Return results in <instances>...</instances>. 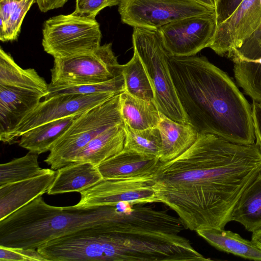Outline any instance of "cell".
<instances>
[{"mask_svg":"<svg viewBox=\"0 0 261 261\" xmlns=\"http://www.w3.org/2000/svg\"><path fill=\"white\" fill-rule=\"evenodd\" d=\"M197 233L217 249L241 257L261 260V249L251 241L224 228L198 230Z\"/></svg>","mask_w":261,"mask_h":261,"instance_id":"44dd1931","label":"cell"},{"mask_svg":"<svg viewBox=\"0 0 261 261\" xmlns=\"http://www.w3.org/2000/svg\"><path fill=\"white\" fill-rule=\"evenodd\" d=\"M124 123L120 94L80 114L54 143L44 162L57 170L69 164L75 155L96 136L108 128Z\"/></svg>","mask_w":261,"mask_h":261,"instance_id":"5b68a950","label":"cell"},{"mask_svg":"<svg viewBox=\"0 0 261 261\" xmlns=\"http://www.w3.org/2000/svg\"><path fill=\"white\" fill-rule=\"evenodd\" d=\"M117 95L119 94L113 92L63 94L44 99L21 120L3 142L15 143L22 134L34 127L55 120L81 114Z\"/></svg>","mask_w":261,"mask_h":261,"instance_id":"9c48e42d","label":"cell"},{"mask_svg":"<svg viewBox=\"0 0 261 261\" xmlns=\"http://www.w3.org/2000/svg\"><path fill=\"white\" fill-rule=\"evenodd\" d=\"M261 173V151L198 133L193 144L162 163L153 189L160 203L174 211L185 228H224L248 186Z\"/></svg>","mask_w":261,"mask_h":261,"instance_id":"6da1fadb","label":"cell"},{"mask_svg":"<svg viewBox=\"0 0 261 261\" xmlns=\"http://www.w3.org/2000/svg\"><path fill=\"white\" fill-rule=\"evenodd\" d=\"M125 91L138 98L153 101L154 93L144 66L134 50L133 57L122 65Z\"/></svg>","mask_w":261,"mask_h":261,"instance_id":"484cf974","label":"cell"},{"mask_svg":"<svg viewBox=\"0 0 261 261\" xmlns=\"http://www.w3.org/2000/svg\"><path fill=\"white\" fill-rule=\"evenodd\" d=\"M120 106L123 122L131 128L144 129L158 126L161 112L153 101L138 98L124 91L120 94Z\"/></svg>","mask_w":261,"mask_h":261,"instance_id":"7402d4cb","label":"cell"},{"mask_svg":"<svg viewBox=\"0 0 261 261\" xmlns=\"http://www.w3.org/2000/svg\"><path fill=\"white\" fill-rule=\"evenodd\" d=\"M243 0H219L215 6L217 24L227 19L237 9Z\"/></svg>","mask_w":261,"mask_h":261,"instance_id":"1f68e13d","label":"cell"},{"mask_svg":"<svg viewBox=\"0 0 261 261\" xmlns=\"http://www.w3.org/2000/svg\"><path fill=\"white\" fill-rule=\"evenodd\" d=\"M44 50L55 58L90 53L100 46L102 34L95 19L59 15L46 20L42 29Z\"/></svg>","mask_w":261,"mask_h":261,"instance_id":"8992f818","label":"cell"},{"mask_svg":"<svg viewBox=\"0 0 261 261\" xmlns=\"http://www.w3.org/2000/svg\"><path fill=\"white\" fill-rule=\"evenodd\" d=\"M120 0H76L73 14L95 19L99 12L107 7L119 5Z\"/></svg>","mask_w":261,"mask_h":261,"instance_id":"f546056e","label":"cell"},{"mask_svg":"<svg viewBox=\"0 0 261 261\" xmlns=\"http://www.w3.org/2000/svg\"><path fill=\"white\" fill-rule=\"evenodd\" d=\"M237 84L253 101L261 103V24L229 56Z\"/></svg>","mask_w":261,"mask_h":261,"instance_id":"4fadbf2b","label":"cell"},{"mask_svg":"<svg viewBox=\"0 0 261 261\" xmlns=\"http://www.w3.org/2000/svg\"><path fill=\"white\" fill-rule=\"evenodd\" d=\"M115 206H55L39 196L0 220V246L37 249L56 238L109 224Z\"/></svg>","mask_w":261,"mask_h":261,"instance_id":"3957f363","label":"cell"},{"mask_svg":"<svg viewBox=\"0 0 261 261\" xmlns=\"http://www.w3.org/2000/svg\"><path fill=\"white\" fill-rule=\"evenodd\" d=\"M39 154L29 151L25 155L0 165V186L29 179L51 171L42 168Z\"/></svg>","mask_w":261,"mask_h":261,"instance_id":"4316f807","label":"cell"},{"mask_svg":"<svg viewBox=\"0 0 261 261\" xmlns=\"http://www.w3.org/2000/svg\"><path fill=\"white\" fill-rule=\"evenodd\" d=\"M51 71L52 86L103 83L122 73L112 43L100 45L93 52L65 58H55Z\"/></svg>","mask_w":261,"mask_h":261,"instance_id":"52a82bcc","label":"cell"},{"mask_svg":"<svg viewBox=\"0 0 261 261\" xmlns=\"http://www.w3.org/2000/svg\"><path fill=\"white\" fill-rule=\"evenodd\" d=\"M39 10L42 12L62 7L68 0H36Z\"/></svg>","mask_w":261,"mask_h":261,"instance_id":"836d02e7","label":"cell"},{"mask_svg":"<svg viewBox=\"0 0 261 261\" xmlns=\"http://www.w3.org/2000/svg\"><path fill=\"white\" fill-rule=\"evenodd\" d=\"M132 40L134 50L140 57L151 84L154 102L159 111L173 120L188 123L170 72V55L159 29L134 27Z\"/></svg>","mask_w":261,"mask_h":261,"instance_id":"277c9868","label":"cell"},{"mask_svg":"<svg viewBox=\"0 0 261 261\" xmlns=\"http://www.w3.org/2000/svg\"><path fill=\"white\" fill-rule=\"evenodd\" d=\"M232 221L252 232L261 227V173L243 193L233 211Z\"/></svg>","mask_w":261,"mask_h":261,"instance_id":"cb8c5ba5","label":"cell"},{"mask_svg":"<svg viewBox=\"0 0 261 261\" xmlns=\"http://www.w3.org/2000/svg\"><path fill=\"white\" fill-rule=\"evenodd\" d=\"M251 107L255 143L261 151V103L253 101Z\"/></svg>","mask_w":261,"mask_h":261,"instance_id":"d6a6232c","label":"cell"},{"mask_svg":"<svg viewBox=\"0 0 261 261\" xmlns=\"http://www.w3.org/2000/svg\"><path fill=\"white\" fill-rule=\"evenodd\" d=\"M260 24L261 0H243L227 19L217 25L208 47L228 58Z\"/></svg>","mask_w":261,"mask_h":261,"instance_id":"7c38bea8","label":"cell"},{"mask_svg":"<svg viewBox=\"0 0 261 261\" xmlns=\"http://www.w3.org/2000/svg\"><path fill=\"white\" fill-rule=\"evenodd\" d=\"M155 174L138 178H103L80 192V200L75 205L89 207L114 205L120 202L149 204L160 202L153 187Z\"/></svg>","mask_w":261,"mask_h":261,"instance_id":"8fae6325","label":"cell"},{"mask_svg":"<svg viewBox=\"0 0 261 261\" xmlns=\"http://www.w3.org/2000/svg\"><path fill=\"white\" fill-rule=\"evenodd\" d=\"M98 167L88 162L69 164L57 170L56 177L47 193L55 195L81 192L103 179Z\"/></svg>","mask_w":261,"mask_h":261,"instance_id":"d6986e66","label":"cell"},{"mask_svg":"<svg viewBox=\"0 0 261 261\" xmlns=\"http://www.w3.org/2000/svg\"><path fill=\"white\" fill-rule=\"evenodd\" d=\"M125 138L124 123L114 125L93 138L70 164L88 162L98 167L124 149Z\"/></svg>","mask_w":261,"mask_h":261,"instance_id":"e0dca14e","label":"cell"},{"mask_svg":"<svg viewBox=\"0 0 261 261\" xmlns=\"http://www.w3.org/2000/svg\"><path fill=\"white\" fill-rule=\"evenodd\" d=\"M0 85L18 87L46 94L48 84L33 68L23 69L0 49Z\"/></svg>","mask_w":261,"mask_h":261,"instance_id":"603a6c76","label":"cell"},{"mask_svg":"<svg viewBox=\"0 0 261 261\" xmlns=\"http://www.w3.org/2000/svg\"><path fill=\"white\" fill-rule=\"evenodd\" d=\"M251 240L261 249V227L252 232Z\"/></svg>","mask_w":261,"mask_h":261,"instance_id":"e575fe53","label":"cell"},{"mask_svg":"<svg viewBox=\"0 0 261 261\" xmlns=\"http://www.w3.org/2000/svg\"><path fill=\"white\" fill-rule=\"evenodd\" d=\"M214 11L195 0H120L118 6L123 23L152 29Z\"/></svg>","mask_w":261,"mask_h":261,"instance_id":"ba28073f","label":"cell"},{"mask_svg":"<svg viewBox=\"0 0 261 261\" xmlns=\"http://www.w3.org/2000/svg\"><path fill=\"white\" fill-rule=\"evenodd\" d=\"M168 64L188 123L198 133L255 143L251 105L225 72L204 57L170 56Z\"/></svg>","mask_w":261,"mask_h":261,"instance_id":"7a4b0ae2","label":"cell"},{"mask_svg":"<svg viewBox=\"0 0 261 261\" xmlns=\"http://www.w3.org/2000/svg\"><path fill=\"white\" fill-rule=\"evenodd\" d=\"M80 115L51 121L27 131L20 136L19 145L38 154L49 151Z\"/></svg>","mask_w":261,"mask_h":261,"instance_id":"ffe728a7","label":"cell"},{"mask_svg":"<svg viewBox=\"0 0 261 261\" xmlns=\"http://www.w3.org/2000/svg\"><path fill=\"white\" fill-rule=\"evenodd\" d=\"M162 163L158 157L123 149L99 165L98 168L103 178L132 179L154 174Z\"/></svg>","mask_w":261,"mask_h":261,"instance_id":"2e32d148","label":"cell"},{"mask_svg":"<svg viewBox=\"0 0 261 261\" xmlns=\"http://www.w3.org/2000/svg\"><path fill=\"white\" fill-rule=\"evenodd\" d=\"M36 0L0 1V40H16L24 17Z\"/></svg>","mask_w":261,"mask_h":261,"instance_id":"d4e9b609","label":"cell"},{"mask_svg":"<svg viewBox=\"0 0 261 261\" xmlns=\"http://www.w3.org/2000/svg\"><path fill=\"white\" fill-rule=\"evenodd\" d=\"M125 91L124 81L122 73L109 81L96 84L52 86L48 84L44 99L63 94L88 95L96 93L113 92L118 94Z\"/></svg>","mask_w":261,"mask_h":261,"instance_id":"f1b7e54d","label":"cell"},{"mask_svg":"<svg viewBox=\"0 0 261 261\" xmlns=\"http://www.w3.org/2000/svg\"><path fill=\"white\" fill-rule=\"evenodd\" d=\"M214 3V4H215V6L217 5V4L218 3V1L219 0H213Z\"/></svg>","mask_w":261,"mask_h":261,"instance_id":"8d00e7d4","label":"cell"},{"mask_svg":"<svg viewBox=\"0 0 261 261\" xmlns=\"http://www.w3.org/2000/svg\"><path fill=\"white\" fill-rule=\"evenodd\" d=\"M57 171L0 186V220L47 193Z\"/></svg>","mask_w":261,"mask_h":261,"instance_id":"9a60e30c","label":"cell"},{"mask_svg":"<svg viewBox=\"0 0 261 261\" xmlns=\"http://www.w3.org/2000/svg\"><path fill=\"white\" fill-rule=\"evenodd\" d=\"M43 93L0 85V140L3 142L21 120L40 102Z\"/></svg>","mask_w":261,"mask_h":261,"instance_id":"5bb4252c","label":"cell"},{"mask_svg":"<svg viewBox=\"0 0 261 261\" xmlns=\"http://www.w3.org/2000/svg\"><path fill=\"white\" fill-rule=\"evenodd\" d=\"M162 140L160 161H170L184 152L196 141L198 133L189 123L173 120L161 113L158 125Z\"/></svg>","mask_w":261,"mask_h":261,"instance_id":"ac0fdd59","label":"cell"},{"mask_svg":"<svg viewBox=\"0 0 261 261\" xmlns=\"http://www.w3.org/2000/svg\"><path fill=\"white\" fill-rule=\"evenodd\" d=\"M1 261H47L37 249L0 246Z\"/></svg>","mask_w":261,"mask_h":261,"instance_id":"4dcf8cb0","label":"cell"},{"mask_svg":"<svg viewBox=\"0 0 261 261\" xmlns=\"http://www.w3.org/2000/svg\"><path fill=\"white\" fill-rule=\"evenodd\" d=\"M217 25L214 11L176 20L159 30L170 56L188 57L208 47Z\"/></svg>","mask_w":261,"mask_h":261,"instance_id":"30bf717a","label":"cell"},{"mask_svg":"<svg viewBox=\"0 0 261 261\" xmlns=\"http://www.w3.org/2000/svg\"><path fill=\"white\" fill-rule=\"evenodd\" d=\"M197 2L200 3V4L207 7L211 8L212 9L215 10V6L213 0H195Z\"/></svg>","mask_w":261,"mask_h":261,"instance_id":"d590c367","label":"cell"},{"mask_svg":"<svg viewBox=\"0 0 261 261\" xmlns=\"http://www.w3.org/2000/svg\"><path fill=\"white\" fill-rule=\"evenodd\" d=\"M124 149L160 158L162 140L158 127L144 129H134L124 124Z\"/></svg>","mask_w":261,"mask_h":261,"instance_id":"83f0119b","label":"cell"}]
</instances>
